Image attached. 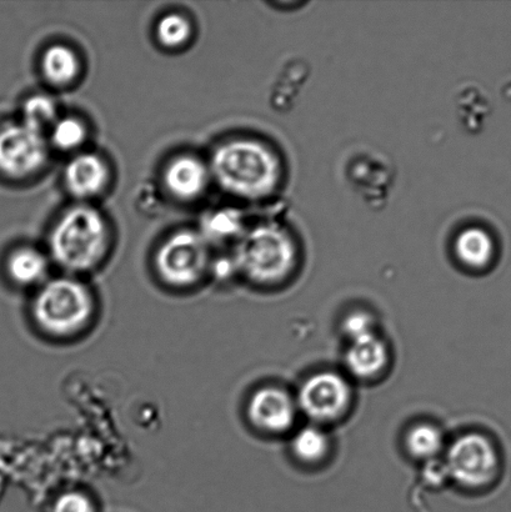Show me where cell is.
Listing matches in <instances>:
<instances>
[{
	"label": "cell",
	"instance_id": "obj_1",
	"mask_svg": "<svg viewBox=\"0 0 511 512\" xmlns=\"http://www.w3.org/2000/svg\"><path fill=\"white\" fill-rule=\"evenodd\" d=\"M209 170L228 193L254 199L272 192L277 184L279 164L265 145L238 139L215 150Z\"/></svg>",
	"mask_w": 511,
	"mask_h": 512
},
{
	"label": "cell",
	"instance_id": "obj_2",
	"mask_svg": "<svg viewBox=\"0 0 511 512\" xmlns=\"http://www.w3.org/2000/svg\"><path fill=\"white\" fill-rule=\"evenodd\" d=\"M108 244L107 223L97 209L88 205L65 212L49 238L55 263L74 273L95 268L107 253Z\"/></svg>",
	"mask_w": 511,
	"mask_h": 512
},
{
	"label": "cell",
	"instance_id": "obj_3",
	"mask_svg": "<svg viewBox=\"0 0 511 512\" xmlns=\"http://www.w3.org/2000/svg\"><path fill=\"white\" fill-rule=\"evenodd\" d=\"M94 299L87 286L70 278L48 281L33 301L35 324L54 338H69L83 331L94 315Z\"/></svg>",
	"mask_w": 511,
	"mask_h": 512
},
{
	"label": "cell",
	"instance_id": "obj_4",
	"mask_svg": "<svg viewBox=\"0 0 511 512\" xmlns=\"http://www.w3.org/2000/svg\"><path fill=\"white\" fill-rule=\"evenodd\" d=\"M238 273L258 284H273L293 269L295 253L288 235L277 227H259L244 235L233 256Z\"/></svg>",
	"mask_w": 511,
	"mask_h": 512
},
{
	"label": "cell",
	"instance_id": "obj_5",
	"mask_svg": "<svg viewBox=\"0 0 511 512\" xmlns=\"http://www.w3.org/2000/svg\"><path fill=\"white\" fill-rule=\"evenodd\" d=\"M209 243L202 234L182 230L169 237L155 256L160 278L174 288H188L203 278L210 266Z\"/></svg>",
	"mask_w": 511,
	"mask_h": 512
},
{
	"label": "cell",
	"instance_id": "obj_6",
	"mask_svg": "<svg viewBox=\"0 0 511 512\" xmlns=\"http://www.w3.org/2000/svg\"><path fill=\"white\" fill-rule=\"evenodd\" d=\"M443 460L450 480L464 488H483L492 483L498 474V451L492 441L482 434L459 436L445 451Z\"/></svg>",
	"mask_w": 511,
	"mask_h": 512
},
{
	"label": "cell",
	"instance_id": "obj_7",
	"mask_svg": "<svg viewBox=\"0 0 511 512\" xmlns=\"http://www.w3.org/2000/svg\"><path fill=\"white\" fill-rule=\"evenodd\" d=\"M299 411L313 424L337 421L347 413L353 400V390L344 376L322 371L304 381L297 396Z\"/></svg>",
	"mask_w": 511,
	"mask_h": 512
},
{
	"label": "cell",
	"instance_id": "obj_8",
	"mask_svg": "<svg viewBox=\"0 0 511 512\" xmlns=\"http://www.w3.org/2000/svg\"><path fill=\"white\" fill-rule=\"evenodd\" d=\"M48 158L43 133L24 124L0 129V172L10 178H25L38 172Z\"/></svg>",
	"mask_w": 511,
	"mask_h": 512
},
{
	"label": "cell",
	"instance_id": "obj_9",
	"mask_svg": "<svg viewBox=\"0 0 511 512\" xmlns=\"http://www.w3.org/2000/svg\"><path fill=\"white\" fill-rule=\"evenodd\" d=\"M297 400L277 386H264L250 396L248 418L255 428L269 434L287 433L298 415Z\"/></svg>",
	"mask_w": 511,
	"mask_h": 512
},
{
	"label": "cell",
	"instance_id": "obj_10",
	"mask_svg": "<svg viewBox=\"0 0 511 512\" xmlns=\"http://www.w3.org/2000/svg\"><path fill=\"white\" fill-rule=\"evenodd\" d=\"M210 170L202 160L192 155H182L168 164L164 182L170 194L180 200L197 199L207 188Z\"/></svg>",
	"mask_w": 511,
	"mask_h": 512
},
{
	"label": "cell",
	"instance_id": "obj_11",
	"mask_svg": "<svg viewBox=\"0 0 511 512\" xmlns=\"http://www.w3.org/2000/svg\"><path fill=\"white\" fill-rule=\"evenodd\" d=\"M65 185L74 197L92 198L103 192L109 182V169L95 154H79L70 160L64 173Z\"/></svg>",
	"mask_w": 511,
	"mask_h": 512
},
{
	"label": "cell",
	"instance_id": "obj_12",
	"mask_svg": "<svg viewBox=\"0 0 511 512\" xmlns=\"http://www.w3.org/2000/svg\"><path fill=\"white\" fill-rule=\"evenodd\" d=\"M388 363V345L379 334L352 341L345 354V365L349 373L360 380L377 378Z\"/></svg>",
	"mask_w": 511,
	"mask_h": 512
},
{
	"label": "cell",
	"instance_id": "obj_13",
	"mask_svg": "<svg viewBox=\"0 0 511 512\" xmlns=\"http://www.w3.org/2000/svg\"><path fill=\"white\" fill-rule=\"evenodd\" d=\"M49 269L48 259L34 248H20L9 256L7 271L10 280L19 286L43 283Z\"/></svg>",
	"mask_w": 511,
	"mask_h": 512
},
{
	"label": "cell",
	"instance_id": "obj_14",
	"mask_svg": "<svg viewBox=\"0 0 511 512\" xmlns=\"http://www.w3.org/2000/svg\"><path fill=\"white\" fill-rule=\"evenodd\" d=\"M455 252L468 268L485 269L494 258V240L484 229L470 228L459 235L455 243Z\"/></svg>",
	"mask_w": 511,
	"mask_h": 512
},
{
	"label": "cell",
	"instance_id": "obj_15",
	"mask_svg": "<svg viewBox=\"0 0 511 512\" xmlns=\"http://www.w3.org/2000/svg\"><path fill=\"white\" fill-rule=\"evenodd\" d=\"M45 78L55 85L72 83L78 77L80 64L77 54L65 45L55 44L45 50L42 58Z\"/></svg>",
	"mask_w": 511,
	"mask_h": 512
},
{
	"label": "cell",
	"instance_id": "obj_16",
	"mask_svg": "<svg viewBox=\"0 0 511 512\" xmlns=\"http://www.w3.org/2000/svg\"><path fill=\"white\" fill-rule=\"evenodd\" d=\"M405 445L413 458L424 463L439 459L445 451L443 431L430 424H418L408 431Z\"/></svg>",
	"mask_w": 511,
	"mask_h": 512
},
{
	"label": "cell",
	"instance_id": "obj_17",
	"mask_svg": "<svg viewBox=\"0 0 511 512\" xmlns=\"http://www.w3.org/2000/svg\"><path fill=\"white\" fill-rule=\"evenodd\" d=\"M329 449V436L317 424L305 425L293 435V454L303 463H319L327 458Z\"/></svg>",
	"mask_w": 511,
	"mask_h": 512
},
{
	"label": "cell",
	"instance_id": "obj_18",
	"mask_svg": "<svg viewBox=\"0 0 511 512\" xmlns=\"http://www.w3.org/2000/svg\"><path fill=\"white\" fill-rule=\"evenodd\" d=\"M242 217L234 209H218L205 215L202 232L208 243H224L242 232Z\"/></svg>",
	"mask_w": 511,
	"mask_h": 512
},
{
	"label": "cell",
	"instance_id": "obj_19",
	"mask_svg": "<svg viewBox=\"0 0 511 512\" xmlns=\"http://www.w3.org/2000/svg\"><path fill=\"white\" fill-rule=\"evenodd\" d=\"M57 107L47 95H33L23 107V123L43 133L45 128L57 122Z\"/></svg>",
	"mask_w": 511,
	"mask_h": 512
},
{
	"label": "cell",
	"instance_id": "obj_20",
	"mask_svg": "<svg viewBox=\"0 0 511 512\" xmlns=\"http://www.w3.org/2000/svg\"><path fill=\"white\" fill-rule=\"evenodd\" d=\"M192 35V25L183 15L172 13L164 15L157 25L159 43L167 48L182 47Z\"/></svg>",
	"mask_w": 511,
	"mask_h": 512
},
{
	"label": "cell",
	"instance_id": "obj_21",
	"mask_svg": "<svg viewBox=\"0 0 511 512\" xmlns=\"http://www.w3.org/2000/svg\"><path fill=\"white\" fill-rule=\"evenodd\" d=\"M87 129L75 118L58 119L50 130L52 143L60 150H74L84 143Z\"/></svg>",
	"mask_w": 511,
	"mask_h": 512
},
{
	"label": "cell",
	"instance_id": "obj_22",
	"mask_svg": "<svg viewBox=\"0 0 511 512\" xmlns=\"http://www.w3.org/2000/svg\"><path fill=\"white\" fill-rule=\"evenodd\" d=\"M342 329L349 343L378 334L377 320L367 311H354V313H350L344 319Z\"/></svg>",
	"mask_w": 511,
	"mask_h": 512
},
{
	"label": "cell",
	"instance_id": "obj_23",
	"mask_svg": "<svg viewBox=\"0 0 511 512\" xmlns=\"http://www.w3.org/2000/svg\"><path fill=\"white\" fill-rule=\"evenodd\" d=\"M50 512H95V506L88 495L67 491L54 501Z\"/></svg>",
	"mask_w": 511,
	"mask_h": 512
},
{
	"label": "cell",
	"instance_id": "obj_24",
	"mask_svg": "<svg viewBox=\"0 0 511 512\" xmlns=\"http://www.w3.org/2000/svg\"><path fill=\"white\" fill-rule=\"evenodd\" d=\"M424 478L432 485H443L450 480L444 460L435 459L425 463Z\"/></svg>",
	"mask_w": 511,
	"mask_h": 512
},
{
	"label": "cell",
	"instance_id": "obj_25",
	"mask_svg": "<svg viewBox=\"0 0 511 512\" xmlns=\"http://www.w3.org/2000/svg\"><path fill=\"white\" fill-rule=\"evenodd\" d=\"M209 271L223 280L232 278L235 273H238V268L234 258H222L210 261Z\"/></svg>",
	"mask_w": 511,
	"mask_h": 512
}]
</instances>
